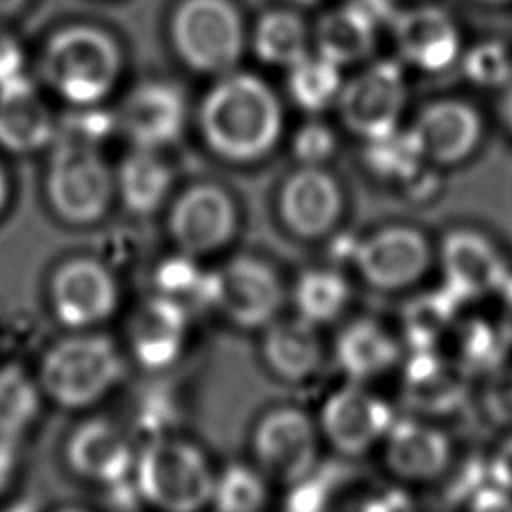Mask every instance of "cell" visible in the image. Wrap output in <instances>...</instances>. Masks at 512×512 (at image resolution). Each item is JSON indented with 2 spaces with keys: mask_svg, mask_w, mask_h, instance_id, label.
Instances as JSON below:
<instances>
[{
  "mask_svg": "<svg viewBox=\"0 0 512 512\" xmlns=\"http://www.w3.org/2000/svg\"><path fill=\"white\" fill-rule=\"evenodd\" d=\"M114 112L118 130L134 148L158 152L182 136L188 120L182 90L160 78L136 84Z\"/></svg>",
  "mask_w": 512,
  "mask_h": 512,
  "instance_id": "cell-12",
  "label": "cell"
},
{
  "mask_svg": "<svg viewBox=\"0 0 512 512\" xmlns=\"http://www.w3.org/2000/svg\"><path fill=\"white\" fill-rule=\"evenodd\" d=\"M460 64L466 80L484 88H502L512 74V54L502 42H478L462 52Z\"/></svg>",
  "mask_w": 512,
  "mask_h": 512,
  "instance_id": "cell-35",
  "label": "cell"
},
{
  "mask_svg": "<svg viewBox=\"0 0 512 512\" xmlns=\"http://www.w3.org/2000/svg\"><path fill=\"white\" fill-rule=\"evenodd\" d=\"M118 130L116 112L100 106H68L62 116H56V140L98 148Z\"/></svg>",
  "mask_w": 512,
  "mask_h": 512,
  "instance_id": "cell-34",
  "label": "cell"
},
{
  "mask_svg": "<svg viewBox=\"0 0 512 512\" xmlns=\"http://www.w3.org/2000/svg\"><path fill=\"white\" fill-rule=\"evenodd\" d=\"M498 114L506 130L512 134V74L500 88V100H498Z\"/></svg>",
  "mask_w": 512,
  "mask_h": 512,
  "instance_id": "cell-45",
  "label": "cell"
},
{
  "mask_svg": "<svg viewBox=\"0 0 512 512\" xmlns=\"http://www.w3.org/2000/svg\"><path fill=\"white\" fill-rule=\"evenodd\" d=\"M134 468L138 494L160 512H200L212 500L216 476L188 442L152 440L138 452Z\"/></svg>",
  "mask_w": 512,
  "mask_h": 512,
  "instance_id": "cell-4",
  "label": "cell"
},
{
  "mask_svg": "<svg viewBox=\"0 0 512 512\" xmlns=\"http://www.w3.org/2000/svg\"><path fill=\"white\" fill-rule=\"evenodd\" d=\"M318 452V434L312 418L298 408L268 412L254 432L258 464L274 478L298 482L312 472Z\"/></svg>",
  "mask_w": 512,
  "mask_h": 512,
  "instance_id": "cell-15",
  "label": "cell"
},
{
  "mask_svg": "<svg viewBox=\"0 0 512 512\" xmlns=\"http://www.w3.org/2000/svg\"><path fill=\"white\" fill-rule=\"evenodd\" d=\"M28 4L30 0H0V20L20 16Z\"/></svg>",
  "mask_w": 512,
  "mask_h": 512,
  "instance_id": "cell-46",
  "label": "cell"
},
{
  "mask_svg": "<svg viewBox=\"0 0 512 512\" xmlns=\"http://www.w3.org/2000/svg\"><path fill=\"white\" fill-rule=\"evenodd\" d=\"M468 512H512V492L492 482L474 492Z\"/></svg>",
  "mask_w": 512,
  "mask_h": 512,
  "instance_id": "cell-42",
  "label": "cell"
},
{
  "mask_svg": "<svg viewBox=\"0 0 512 512\" xmlns=\"http://www.w3.org/2000/svg\"><path fill=\"white\" fill-rule=\"evenodd\" d=\"M66 456L76 474L100 484L122 482L136 460L128 438L106 420L78 426L68 440Z\"/></svg>",
  "mask_w": 512,
  "mask_h": 512,
  "instance_id": "cell-22",
  "label": "cell"
},
{
  "mask_svg": "<svg viewBox=\"0 0 512 512\" xmlns=\"http://www.w3.org/2000/svg\"><path fill=\"white\" fill-rule=\"evenodd\" d=\"M360 512H392V510L386 504H382V502H370Z\"/></svg>",
  "mask_w": 512,
  "mask_h": 512,
  "instance_id": "cell-48",
  "label": "cell"
},
{
  "mask_svg": "<svg viewBox=\"0 0 512 512\" xmlns=\"http://www.w3.org/2000/svg\"><path fill=\"white\" fill-rule=\"evenodd\" d=\"M488 412L502 420L512 422V372L500 374L486 392Z\"/></svg>",
  "mask_w": 512,
  "mask_h": 512,
  "instance_id": "cell-41",
  "label": "cell"
},
{
  "mask_svg": "<svg viewBox=\"0 0 512 512\" xmlns=\"http://www.w3.org/2000/svg\"><path fill=\"white\" fill-rule=\"evenodd\" d=\"M480 4H488V6H502V4H512V0H474Z\"/></svg>",
  "mask_w": 512,
  "mask_h": 512,
  "instance_id": "cell-49",
  "label": "cell"
},
{
  "mask_svg": "<svg viewBox=\"0 0 512 512\" xmlns=\"http://www.w3.org/2000/svg\"><path fill=\"white\" fill-rule=\"evenodd\" d=\"M36 70L42 84L66 106H100L124 76L126 50L106 24L74 18L46 34Z\"/></svg>",
  "mask_w": 512,
  "mask_h": 512,
  "instance_id": "cell-2",
  "label": "cell"
},
{
  "mask_svg": "<svg viewBox=\"0 0 512 512\" xmlns=\"http://www.w3.org/2000/svg\"><path fill=\"white\" fill-rule=\"evenodd\" d=\"M114 184L122 204L134 214L156 212L172 188V170L158 150L134 148L122 158Z\"/></svg>",
  "mask_w": 512,
  "mask_h": 512,
  "instance_id": "cell-26",
  "label": "cell"
},
{
  "mask_svg": "<svg viewBox=\"0 0 512 512\" xmlns=\"http://www.w3.org/2000/svg\"><path fill=\"white\" fill-rule=\"evenodd\" d=\"M288 2H292L294 6H312V4H316L318 0H288Z\"/></svg>",
  "mask_w": 512,
  "mask_h": 512,
  "instance_id": "cell-50",
  "label": "cell"
},
{
  "mask_svg": "<svg viewBox=\"0 0 512 512\" xmlns=\"http://www.w3.org/2000/svg\"><path fill=\"white\" fill-rule=\"evenodd\" d=\"M500 332H494L484 322H470L460 332V352L456 358V366L460 370L466 368H488L500 356Z\"/></svg>",
  "mask_w": 512,
  "mask_h": 512,
  "instance_id": "cell-38",
  "label": "cell"
},
{
  "mask_svg": "<svg viewBox=\"0 0 512 512\" xmlns=\"http://www.w3.org/2000/svg\"><path fill=\"white\" fill-rule=\"evenodd\" d=\"M188 318L182 302L170 296L146 300L130 322V346L146 368H166L176 362L186 342Z\"/></svg>",
  "mask_w": 512,
  "mask_h": 512,
  "instance_id": "cell-20",
  "label": "cell"
},
{
  "mask_svg": "<svg viewBox=\"0 0 512 512\" xmlns=\"http://www.w3.org/2000/svg\"><path fill=\"white\" fill-rule=\"evenodd\" d=\"M362 278L380 290H400L416 284L430 266L426 236L404 224L370 234L354 254Z\"/></svg>",
  "mask_w": 512,
  "mask_h": 512,
  "instance_id": "cell-14",
  "label": "cell"
},
{
  "mask_svg": "<svg viewBox=\"0 0 512 512\" xmlns=\"http://www.w3.org/2000/svg\"><path fill=\"white\" fill-rule=\"evenodd\" d=\"M208 286L222 314L240 328H266L276 320L284 302L278 274L252 256L226 262Z\"/></svg>",
  "mask_w": 512,
  "mask_h": 512,
  "instance_id": "cell-10",
  "label": "cell"
},
{
  "mask_svg": "<svg viewBox=\"0 0 512 512\" xmlns=\"http://www.w3.org/2000/svg\"><path fill=\"white\" fill-rule=\"evenodd\" d=\"M282 222L300 238L328 234L342 216L344 192L326 166L298 164L278 192Z\"/></svg>",
  "mask_w": 512,
  "mask_h": 512,
  "instance_id": "cell-13",
  "label": "cell"
},
{
  "mask_svg": "<svg viewBox=\"0 0 512 512\" xmlns=\"http://www.w3.org/2000/svg\"><path fill=\"white\" fill-rule=\"evenodd\" d=\"M262 350L270 370L288 382L310 378L322 364V344L302 318L268 324Z\"/></svg>",
  "mask_w": 512,
  "mask_h": 512,
  "instance_id": "cell-24",
  "label": "cell"
},
{
  "mask_svg": "<svg viewBox=\"0 0 512 512\" xmlns=\"http://www.w3.org/2000/svg\"><path fill=\"white\" fill-rule=\"evenodd\" d=\"M364 160L376 176L400 182H408L428 164L410 126L364 142Z\"/></svg>",
  "mask_w": 512,
  "mask_h": 512,
  "instance_id": "cell-31",
  "label": "cell"
},
{
  "mask_svg": "<svg viewBox=\"0 0 512 512\" xmlns=\"http://www.w3.org/2000/svg\"><path fill=\"white\" fill-rule=\"evenodd\" d=\"M266 500L264 478L248 466L234 464L216 476L210 504L216 512H262Z\"/></svg>",
  "mask_w": 512,
  "mask_h": 512,
  "instance_id": "cell-32",
  "label": "cell"
},
{
  "mask_svg": "<svg viewBox=\"0 0 512 512\" xmlns=\"http://www.w3.org/2000/svg\"><path fill=\"white\" fill-rule=\"evenodd\" d=\"M492 482L512 492V436L506 438L494 452L490 462Z\"/></svg>",
  "mask_w": 512,
  "mask_h": 512,
  "instance_id": "cell-43",
  "label": "cell"
},
{
  "mask_svg": "<svg viewBox=\"0 0 512 512\" xmlns=\"http://www.w3.org/2000/svg\"><path fill=\"white\" fill-rule=\"evenodd\" d=\"M378 24L352 0L318 16L312 32V48L318 56L344 68L372 58L378 44Z\"/></svg>",
  "mask_w": 512,
  "mask_h": 512,
  "instance_id": "cell-23",
  "label": "cell"
},
{
  "mask_svg": "<svg viewBox=\"0 0 512 512\" xmlns=\"http://www.w3.org/2000/svg\"><path fill=\"white\" fill-rule=\"evenodd\" d=\"M26 52L22 42L4 26H0V86L24 74Z\"/></svg>",
  "mask_w": 512,
  "mask_h": 512,
  "instance_id": "cell-39",
  "label": "cell"
},
{
  "mask_svg": "<svg viewBox=\"0 0 512 512\" xmlns=\"http://www.w3.org/2000/svg\"><path fill=\"white\" fill-rule=\"evenodd\" d=\"M14 470V448L12 438L0 434V488L6 484Z\"/></svg>",
  "mask_w": 512,
  "mask_h": 512,
  "instance_id": "cell-44",
  "label": "cell"
},
{
  "mask_svg": "<svg viewBox=\"0 0 512 512\" xmlns=\"http://www.w3.org/2000/svg\"><path fill=\"white\" fill-rule=\"evenodd\" d=\"M8 194H10V186H8V178H6V172L0 164V214L4 212L6 204H8Z\"/></svg>",
  "mask_w": 512,
  "mask_h": 512,
  "instance_id": "cell-47",
  "label": "cell"
},
{
  "mask_svg": "<svg viewBox=\"0 0 512 512\" xmlns=\"http://www.w3.org/2000/svg\"><path fill=\"white\" fill-rule=\"evenodd\" d=\"M394 418L384 400L356 382L334 390L322 404L320 430L342 454L358 456L384 440Z\"/></svg>",
  "mask_w": 512,
  "mask_h": 512,
  "instance_id": "cell-17",
  "label": "cell"
},
{
  "mask_svg": "<svg viewBox=\"0 0 512 512\" xmlns=\"http://www.w3.org/2000/svg\"><path fill=\"white\" fill-rule=\"evenodd\" d=\"M194 124L202 146L226 164L266 160L282 142L286 114L276 90L258 74L236 68L212 78Z\"/></svg>",
  "mask_w": 512,
  "mask_h": 512,
  "instance_id": "cell-1",
  "label": "cell"
},
{
  "mask_svg": "<svg viewBox=\"0 0 512 512\" xmlns=\"http://www.w3.org/2000/svg\"><path fill=\"white\" fill-rule=\"evenodd\" d=\"M198 276L194 266L184 260H172L160 270V288L164 290V296H172L184 290H192Z\"/></svg>",
  "mask_w": 512,
  "mask_h": 512,
  "instance_id": "cell-40",
  "label": "cell"
},
{
  "mask_svg": "<svg viewBox=\"0 0 512 512\" xmlns=\"http://www.w3.org/2000/svg\"><path fill=\"white\" fill-rule=\"evenodd\" d=\"M440 260L446 286L458 300L500 290L508 278L500 250L478 230L458 228L450 232L444 238Z\"/></svg>",
  "mask_w": 512,
  "mask_h": 512,
  "instance_id": "cell-18",
  "label": "cell"
},
{
  "mask_svg": "<svg viewBox=\"0 0 512 512\" xmlns=\"http://www.w3.org/2000/svg\"><path fill=\"white\" fill-rule=\"evenodd\" d=\"M510 306H512V298H510ZM512 310V308H510ZM508 332H510V336H512V314H510V324H508Z\"/></svg>",
  "mask_w": 512,
  "mask_h": 512,
  "instance_id": "cell-51",
  "label": "cell"
},
{
  "mask_svg": "<svg viewBox=\"0 0 512 512\" xmlns=\"http://www.w3.org/2000/svg\"><path fill=\"white\" fill-rule=\"evenodd\" d=\"M312 32L296 8H270L250 28V50L266 66L290 68L310 54Z\"/></svg>",
  "mask_w": 512,
  "mask_h": 512,
  "instance_id": "cell-25",
  "label": "cell"
},
{
  "mask_svg": "<svg viewBox=\"0 0 512 512\" xmlns=\"http://www.w3.org/2000/svg\"><path fill=\"white\" fill-rule=\"evenodd\" d=\"M38 398V386L20 368L0 370V434H20L36 416Z\"/></svg>",
  "mask_w": 512,
  "mask_h": 512,
  "instance_id": "cell-33",
  "label": "cell"
},
{
  "mask_svg": "<svg viewBox=\"0 0 512 512\" xmlns=\"http://www.w3.org/2000/svg\"><path fill=\"white\" fill-rule=\"evenodd\" d=\"M448 302L450 300L442 296H424L408 308L404 326L408 338L416 346V352L432 350L434 342L450 328L452 312Z\"/></svg>",
  "mask_w": 512,
  "mask_h": 512,
  "instance_id": "cell-36",
  "label": "cell"
},
{
  "mask_svg": "<svg viewBox=\"0 0 512 512\" xmlns=\"http://www.w3.org/2000/svg\"><path fill=\"white\" fill-rule=\"evenodd\" d=\"M390 30L398 60L424 74H440L460 62L462 30L456 18L432 2L396 10Z\"/></svg>",
  "mask_w": 512,
  "mask_h": 512,
  "instance_id": "cell-8",
  "label": "cell"
},
{
  "mask_svg": "<svg viewBox=\"0 0 512 512\" xmlns=\"http://www.w3.org/2000/svg\"><path fill=\"white\" fill-rule=\"evenodd\" d=\"M384 460L404 480L424 482L440 476L452 456L448 436L418 420L392 422L384 436Z\"/></svg>",
  "mask_w": 512,
  "mask_h": 512,
  "instance_id": "cell-21",
  "label": "cell"
},
{
  "mask_svg": "<svg viewBox=\"0 0 512 512\" xmlns=\"http://www.w3.org/2000/svg\"><path fill=\"white\" fill-rule=\"evenodd\" d=\"M408 94L406 66L398 58H380L344 80L334 108L350 134L370 142L402 126Z\"/></svg>",
  "mask_w": 512,
  "mask_h": 512,
  "instance_id": "cell-6",
  "label": "cell"
},
{
  "mask_svg": "<svg viewBox=\"0 0 512 512\" xmlns=\"http://www.w3.org/2000/svg\"><path fill=\"white\" fill-rule=\"evenodd\" d=\"M336 362L352 382H362L390 370L398 360V344L372 320L348 324L334 344Z\"/></svg>",
  "mask_w": 512,
  "mask_h": 512,
  "instance_id": "cell-27",
  "label": "cell"
},
{
  "mask_svg": "<svg viewBox=\"0 0 512 512\" xmlns=\"http://www.w3.org/2000/svg\"><path fill=\"white\" fill-rule=\"evenodd\" d=\"M56 318L76 330L110 318L118 306V284L110 270L92 258L62 264L50 284Z\"/></svg>",
  "mask_w": 512,
  "mask_h": 512,
  "instance_id": "cell-16",
  "label": "cell"
},
{
  "mask_svg": "<svg viewBox=\"0 0 512 512\" xmlns=\"http://www.w3.org/2000/svg\"><path fill=\"white\" fill-rule=\"evenodd\" d=\"M122 374L116 346L96 334L56 342L42 358L40 388L64 408H86L104 398Z\"/></svg>",
  "mask_w": 512,
  "mask_h": 512,
  "instance_id": "cell-5",
  "label": "cell"
},
{
  "mask_svg": "<svg viewBox=\"0 0 512 512\" xmlns=\"http://www.w3.org/2000/svg\"><path fill=\"white\" fill-rule=\"evenodd\" d=\"M342 84V68L316 52L306 54L286 70V92L292 104L308 116H318L326 108H334Z\"/></svg>",
  "mask_w": 512,
  "mask_h": 512,
  "instance_id": "cell-29",
  "label": "cell"
},
{
  "mask_svg": "<svg viewBox=\"0 0 512 512\" xmlns=\"http://www.w3.org/2000/svg\"><path fill=\"white\" fill-rule=\"evenodd\" d=\"M168 230L184 256L216 252L236 230V204L216 182L190 184L172 202Z\"/></svg>",
  "mask_w": 512,
  "mask_h": 512,
  "instance_id": "cell-11",
  "label": "cell"
},
{
  "mask_svg": "<svg viewBox=\"0 0 512 512\" xmlns=\"http://www.w3.org/2000/svg\"><path fill=\"white\" fill-rule=\"evenodd\" d=\"M114 190V174L98 148L52 144L46 196L58 218L70 224H92L106 214Z\"/></svg>",
  "mask_w": 512,
  "mask_h": 512,
  "instance_id": "cell-7",
  "label": "cell"
},
{
  "mask_svg": "<svg viewBox=\"0 0 512 512\" xmlns=\"http://www.w3.org/2000/svg\"><path fill=\"white\" fill-rule=\"evenodd\" d=\"M60 512H84V510H78V508H64V510H60Z\"/></svg>",
  "mask_w": 512,
  "mask_h": 512,
  "instance_id": "cell-52",
  "label": "cell"
},
{
  "mask_svg": "<svg viewBox=\"0 0 512 512\" xmlns=\"http://www.w3.org/2000/svg\"><path fill=\"white\" fill-rule=\"evenodd\" d=\"M338 150V136L330 124L310 116L300 124L290 140V152L298 164L326 166Z\"/></svg>",
  "mask_w": 512,
  "mask_h": 512,
  "instance_id": "cell-37",
  "label": "cell"
},
{
  "mask_svg": "<svg viewBox=\"0 0 512 512\" xmlns=\"http://www.w3.org/2000/svg\"><path fill=\"white\" fill-rule=\"evenodd\" d=\"M414 132L424 160L436 168L458 166L480 148L486 120L480 108L460 96H442L426 102L414 116Z\"/></svg>",
  "mask_w": 512,
  "mask_h": 512,
  "instance_id": "cell-9",
  "label": "cell"
},
{
  "mask_svg": "<svg viewBox=\"0 0 512 512\" xmlns=\"http://www.w3.org/2000/svg\"><path fill=\"white\" fill-rule=\"evenodd\" d=\"M56 140V114L36 82L22 74L0 86V146L12 154H36Z\"/></svg>",
  "mask_w": 512,
  "mask_h": 512,
  "instance_id": "cell-19",
  "label": "cell"
},
{
  "mask_svg": "<svg viewBox=\"0 0 512 512\" xmlns=\"http://www.w3.org/2000/svg\"><path fill=\"white\" fill-rule=\"evenodd\" d=\"M164 34L170 56L204 78L240 68L250 48V26L238 0H170Z\"/></svg>",
  "mask_w": 512,
  "mask_h": 512,
  "instance_id": "cell-3",
  "label": "cell"
},
{
  "mask_svg": "<svg viewBox=\"0 0 512 512\" xmlns=\"http://www.w3.org/2000/svg\"><path fill=\"white\" fill-rule=\"evenodd\" d=\"M460 372L456 362L440 360L434 350H418L406 368V398L426 412L448 410L456 406L462 396Z\"/></svg>",
  "mask_w": 512,
  "mask_h": 512,
  "instance_id": "cell-28",
  "label": "cell"
},
{
  "mask_svg": "<svg viewBox=\"0 0 512 512\" xmlns=\"http://www.w3.org/2000/svg\"><path fill=\"white\" fill-rule=\"evenodd\" d=\"M350 298L348 282L332 270H308L304 272L294 288V302L298 318L312 326L332 322L342 314Z\"/></svg>",
  "mask_w": 512,
  "mask_h": 512,
  "instance_id": "cell-30",
  "label": "cell"
}]
</instances>
